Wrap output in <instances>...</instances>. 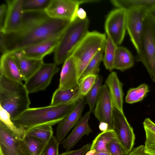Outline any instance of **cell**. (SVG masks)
<instances>
[{
  "label": "cell",
  "instance_id": "6da1fadb",
  "mask_svg": "<svg viewBox=\"0 0 155 155\" xmlns=\"http://www.w3.org/2000/svg\"><path fill=\"white\" fill-rule=\"evenodd\" d=\"M24 12L22 25L19 29L7 34L1 32L8 53L20 50L59 35L71 22L52 18L44 10Z\"/></svg>",
  "mask_w": 155,
  "mask_h": 155
},
{
  "label": "cell",
  "instance_id": "7a4b0ae2",
  "mask_svg": "<svg viewBox=\"0 0 155 155\" xmlns=\"http://www.w3.org/2000/svg\"><path fill=\"white\" fill-rule=\"evenodd\" d=\"M78 101L69 104L30 108L12 119L17 127L27 132L37 126L58 124L67 116L74 108Z\"/></svg>",
  "mask_w": 155,
  "mask_h": 155
},
{
  "label": "cell",
  "instance_id": "3957f363",
  "mask_svg": "<svg viewBox=\"0 0 155 155\" xmlns=\"http://www.w3.org/2000/svg\"><path fill=\"white\" fill-rule=\"evenodd\" d=\"M29 94L22 82L0 74V106L8 113L11 119L29 108Z\"/></svg>",
  "mask_w": 155,
  "mask_h": 155
},
{
  "label": "cell",
  "instance_id": "277c9868",
  "mask_svg": "<svg viewBox=\"0 0 155 155\" xmlns=\"http://www.w3.org/2000/svg\"><path fill=\"white\" fill-rule=\"evenodd\" d=\"M89 25L87 17L82 20L77 17L63 32L54 51V63L58 66L63 64L87 33Z\"/></svg>",
  "mask_w": 155,
  "mask_h": 155
},
{
  "label": "cell",
  "instance_id": "5b68a950",
  "mask_svg": "<svg viewBox=\"0 0 155 155\" xmlns=\"http://www.w3.org/2000/svg\"><path fill=\"white\" fill-rule=\"evenodd\" d=\"M104 34L88 32L72 53L77 66L79 80L87 65L100 50L104 49L106 41Z\"/></svg>",
  "mask_w": 155,
  "mask_h": 155
},
{
  "label": "cell",
  "instance_id": "8992f818",
  "mask_svg": "<svg viewBox=\"0 0 155 155\" xmlns=\"http://www.w3.org/2000/svg\"><path fill=\"white\" fill-rule=\"evenodd\" d=\"M136 59L143 64L152 80L155 82V24L147 12L145 19L144 31Z\"/></svg>",
  "mask_w": 155,
  "mask_h": 155
},
{
  "label": "cell",
  "instance_id": "52a82bcc",
  "mask_svg": "<svg viewBox=\"0 0 155 155\" xmlns=\"http://www.w3.org/2000/svg\"><path fill=\"white\" fill-rule=\"evenodd\" d=\"M127 11L117 8L108 14L105 21L104 28L107 36L117 46L123 42L127 30Z\"/></svg>",
  "mask_w": 155,
  "mask_h": 155
},
{
  "label": "cell",
  "instance_id": "ba28073f",
  "mask_svg": "<svg viewBox=\"0 0 155 155\" xmlns=\"http://www.w3.org/2000/svg\"><path fill=\"white\" fill-rule=\"evenodd\" d=\"M93 2H95V1L51 0L45 11L52 18L72 21L77 17V12L80 4Z\"/></svg>",
  "mask_w": 155,
  "mask_h": 155
},
{
  "label": "cell",
  "instance_id": "9c48e42d",
  "mask_svg": "<svg viewBox=\"0 0 155 155\" xmlns=\"http://www.w3.org/2000/svg\"><path fill=\"white\" fill-rule=\"evenodd\" d=\"M116 137L129 153L133 149L135 139L134 130L124 113L114 107V129Z\"/></svg>",
  "mask_w": 155,
  "mask_h": 155
},
{
  "label": "cell",
  "instance_id": "30bf717a",
  "mask_svg": "<svg viewBox=\"0 0 155 155\" xmlns=\"http://www.w3.org/2000/svg\"><path fill=\"white\" fill-rule=\"evenodd\" d=\"M60 69L54 63H44L29 78L24 85L29 93L45 90L50 84L54 75Z\"/></svg>",
  "mask_w": 155,
  "mask_h": 155
},
{
  "label": "cell",
  "instance_id": "8fae6325",
  "mask_svg": "<svg viewBox=\"0 0 155 155\" xmlns=\"http://www.w3.org/2000/svg\"><path fill=\"white\" fill-rule=\"evenodd\" d=\"M0 155H30L23 139L14 134L0 121Z\"/></svg>",
  "mask_w": 155,
  "mask_h": 155
},
{
  "label": "cell",
  "instance_id": "7c38bea8",
  "mask_svg": "<svg viewBox=\"0 0 155 155\" xmlns=\"http://www.w3.org/2000/svg\"><path fill=\"white\" fill-rule=\"evenodd\" d=\"M147 15V11L141 8H133L127 11V30L137 52L139 50Z\"/></svg>",
  "mask_w": 155,
  "mask_h": 155
},
{
  "label": "cell",
  "instance_id": "4fadbf2b",
  "mask_svg": "<svg viewBox=\"0 0 155 155\" xmlns=\"http://www.w3.org/2000/svg\"><path fill=\"white\" fill-rule=\"evenodd\" d=\"M114 107L108 88L105 84L102 85L98 96L94 113L100 121L107 123L108 129H114Z\"/></svg>",
  "mask_w": 155,
  "mask_h": 155
},
{
  "label": "cell",
  "instance_id": "5bb4252c",
  "mask_svg": "<svg viewBox=\"0 0 155 155\" xmlns=\"http://www.w3.org/2000/svg\"><path fill=\"white\" fill-rule=\"evenodd\" d=\"M23 0H7V13L2 29L0 32L7 34L16 31L21 27L24 11Z\"/></svg>",
  "mask_w": 155,
  "mask_h": 155
},
{
  "label": "cell",
  "instance_id": "9a60e30c",
  "mask_svg": "<svg viewBox=\"0 0 155 155\" xmlns=\"http://www.w3.org/2000/svg\"><path fill=\"white\" fill-rule=\"evenodd\" d=\"M63 32L42 42L16 51L28 58L43 59L45 56L54 51Z\"/></svg>",
  "mask_w": 155,
  "mask_h": 155
},
{
  "label": "cell",
  "instance_id": "2e32d148",
  "mask_svg": "<svg viewBox=\"0 0 155 155\" xmlns=\"http://www.w3.org/2000/svg\"><path fill=\"white\" fill-rule=\"evenodd\" d=\"M85 103V96L80 98L73 110L57 124L55 137L61 142L81 117Z\"/></svg>",
  "mask_w": 155,
  "mask_h": 155
},
{
  "label": "cell",
  "instance_id": "e0dca14e",
  "mask_svg": "<svg viewBox=\"0 0 155 155\" xmlns=\"http://www.w3.org/2000/svg\"><path fill=\"white\" fill-rule=\"evenodd\" d=\"M78 85L77 64L75 58L71 55L63 63L58 88L61 90L71 89Z\"/></svg>",
  "mask_w": 155,
  "mask_h": 155
},
{
  "label": "cell",
  "instance_id": "ac0fdd59",
  "mask_svg": "<svg viewBox=\"0 0 155 155\" xmlns=\"http://www.w3.org/2000/svg\"><path fill=\"white\" fill-rule=\"evenodd\" d=\"M92 110H90L81 116L74 127L71 132L60 143L67 150L73 148L84 135H88L92 132L88 120Z\"/></svg>",
  "mask_w": 155,
  "mask_h": 155
},
{
  "label": "cell",
  "instance_id": "d6986e66",
  "mask_svg": "<svg viewBox=\"0 0 155 155\" xmlns=\"http://www.w3.org/2000/svg\"><path fill=\"white\" fill-rule=\"evenodd\" d=\"M0 74L12 80L20 82L25 81L11 52H8L1 56Z\"/></svg>",
  "mask_w": 155,
  "mask_h": 155
},
{
  "label": "cell",
  "instance_id": "ffe728a7",
  "mask_svg": "<svg viewBox=\"0 0 155 155\" xmlns=\"http://www.w3.org/2000/svg\"><path fill=\"white\" fill-rule=\"evenodd\" d=\"M105 83L108 88L114 107L124 113L123 84L119 80L116 72H111L108 76Z\"/></svg>",
  "mask_w": 155,
  "mask_h": 155
},
{
  "label": "cell",
  "instance_id": "44dd1931",
  "mask_svg": "<svg viewBox=\"0 0 155 155\" xmlns=\"http://www.w3.org/2000/svg\"><path fill=\"white\" fill-rule=\"evenodd\" d=\"M13 54L25 81L31 77L44 63L43 59H36L24 56L17 51Z\"/></svg>",
  "mask_w": 155,
  "mask_h": 155
},
{
  "label": "cell",
  "instance_id": "7402d4cb",
  "mask_svg": "<svg viewBox=\"0 0 155 155\" xmlns=\"http://www.w3.org/2000/svg\"><path fill=\"white\" fill-rule=\"evenodd\" d=\"M82 97L80 93L79 85L71 89L61 90L58 88L53 94L50 105L71 104L77 102Z\"/></svg>",
  "mask_w": 155,
  "mask_h": 155
},
{
  "label": "cell",
  "instance_id": "603a6c76",
  "mask_svg": "<svg viewBox=\"0 0 155 155\" xmlns=\"http://www.w3.org/2000/svg\"><path fill=\"white\" fill-rule=\"evenodd\" d=\"M110 2L117 8L126 11L137 8L147 12L155 9V0H111Z\"/></svg>",
  "mask_w": 155,
  "mask_h": 155
},
{
  "label": "cell",
  "instance_id": "cb8c5ba5",
  "mask_svg": "<svg viewBox=\"0 0 155 155\" xmlns=\"http://www.w3.org/2000/svg\"><path fill=\"white\" fill-rule=\"evenodd\" d=\"M134 58L127 48L117 46L115 54L114 68L123 71L132 67L134 64Z\"/></svg>",
  "mask_w": 155,
  "mask_h": 155
},
{
  "label": "cell",
  "instance_id": "d4e9b609",
  "mask_svg": "<svg viewBox=\"0 0 155 155\" xmlns=\"http://www.w3.org/2000/svg\"><path fill=\"white\" fill-rule=\"evenodd\" d=\"M143 124L146 134L145 151L150 155H155V123L147 118Z\"/></svg>",
  "mask_w": 155,
  "mask_h": 155
},
{
  "label": "cell",
  "instance_id": "484cf974",
  "mask_svg": "<svg viewBox=\"0 0 155 155\" xmlns=\"http://www.w3.org/2000/svg\"><path fill=\"white\" fill-rule=\"evenodd\" d=\"M116 137L113 130L108 129L102 132L93 140L90 150H94L97 152H108L107 145L110 141Z\"/></svg>",
  "mask_w": 155,
  "mask_h": 155
},
{
  "label": "cell",
  "instance_id": "4316f807",
  "mask_svg": "<svg viewBox=\"0 0 155 155\" xmlns=\"http://www.w3.org/2000/svg\"><path fill=\"white\" fill-rule=\"evenodd\" d=\"M117 46L110 38L107 36L102 60L106 68L110 71L114 69V63Z\"/></svg>",
  "mask_w": 155,
  "mask_h": 155
},
{
  "label": "cell",
  "instance_id": "83f0119b",
  "mask_svg": "<svg viewBox=\"0 0 155 155\" xmlns=\"http://www.w3.org/2000/svg\"><path fill=\"white\" fill-rule=\"evenodd\" d=\"M149 91L148 85L142 84L135 88L130 89L125 97V101L128 104H133L142 101Z\"/></svg>",
  "mask_w": 155,
  "mask_h": 155
},
{
  "label": "cell",
  "instance_id": "f1b7e54d",
  "mask_svg": "<svg viewBox=\"0 0 155 155\" xmlns=\"http://www.w3.org/2000/svg\"><path fill=\"white\" fill-rule=\"evenodd\" d=\"M53 134L52 126L48 125L35 127L26 132V135L36 137L46 143Z\"/></svg>",
  "mask_w": 155,
  "mask_h": 155
},
{
  "label": "cell",
  "instance_id": "f546056e",
  "mask_svg": "<svg viewBox=\"0 0 155 155\" xmlns=\"http://www.w3.org/2000/svg\"><path fill=\"white\" fill-rule=\"evenodd\" d=\"M30 155H41L46 144L34 137L26 135L23 139Z\"/></svg>",
  "mask_w": 155,
  "mask_h": 155
},
{
  "label": "cell",
  "instance_id": "4dcf8cb0",
  "mask_svg": "<svg viewBox=\"0 0 155 155\" xmlns=\"http://www.w3.org/2000/svg\"><path fill=\"white\" fill-rule=\"evenodd\" d=\"M0 120L8 129L20 138L23 139L26 132L22 129L15 125L12 121L8 113L0 106Z\"/></svg>",
  "mask_w": 155,
  "mask_h": 155
},
{
  "label": "cell",
  "instance_id": "1f68e13d",
  "mask_svg": "<svg viewBox=\"0 0 155 155\" xmlns=\"http://www.w3.org/2000/svg\"><path fill=\"white\" fill-rule=\"evenodd\" d=\"M102 81V77L98 75L94 84L85 96V103L88 105L90 110L94 108Z\"/></svg>",
  "mask_w": 155,
  "mask_h": 155
},
{
  "label": "cell",
  "instance_id": "d6a6232c",
  "mask_svg": "<svg viewBox=\"0 0 155 155\" xmlns=\"http://www.w3.org/2000/svg\"><path fill=\"white\" fill-rule=\"evenodd\" d=\"M104 50V48L100 50L91 59L84 69L81 78L89 74H98L100 70L99 65L103 60Z\"/></svg>",
  "mask_w": 155,
  "mask_h": 155
},
{
  "label": "cell",
  "instance_id": "836d02e7",
  "mask_svg": "<svg viewBox=\"0 0 155 155\" xmlns=\"http://www.w3.org/2000/svg\"><path fill=\"white\" fill-rule=\"evenodd\" d=\"M98 74H89L79 80V87L81 97L85 96L94 84Z\"/></svg>",
  "mask_w": 155,
  "mask_h": 155
},
{
  "label": "cell",
  "instance_id": "e575fe53",
  "mask_svg": "<svg viewBox=\"0 0 155 155\" xmlns=\"http://www.w3.org/2000/svg\"><path fill=\"white\" fill-rule=\"evenodd\" d=\"M51 0H23L24 12L45 10Z\"/></svg>",
  "mask_w": 155,
  "mask_h": 155
},
{
  "label": "cell",
  "instance_id": "d590c367",
  "mask_svg": "<svg viewBox=\"0 0 155 155\" xmlns=\"http://www.w3.org/2000/svg\"><path fill=\"white\" fill-rule=\"evenodd\" d=\"M60 143L52 135L46 143L41 155H59L58 147Z\"/></svg>",
  "mask_w": 155,
  "mask_h": 155
},
{
  "label": "cell",
  "instance_id": "8d00e7d4",
  "mask_svg": "<svg viewBox=\"0 0 155 155\" xmlns=\"http://www.w3.org/2000/svg\"><path fill=\"white\" fill-rule=\"evenodd\" d=\"M106 147L110 155H127L129 153L121 146L116 137L110 141Z\"/></svg>",
  "mask_w": 155,
  "mask_h": 155
},
{
  "label": "cell",
  "instance_id": "74e56055",
  "mask_svg": "<svg viewBox=\"0 0 155 155\" xmlns=\"http://www.w3.org/2000/svg\"><path fill=\"white\" fill-rule=\"evenodd\" d=\"M91 145V144L88 143L79 149L67 150L59 155H85L90 149Z\"/></svg>",
  "mask_w": 155,
  "mask_h": 155
},
{
  "label": "cell",
  "instance_id": "f35d334b",
  "mask_svg": "<svg viewBox=\"0 0 155 155\" xmlns=\"http://www.w3.org/2000/svg\"><path fill=\"white\" fill-rule=\"evenodd\" d=\"M7 9V5L6 3H3L0 6V30L3 26L4 21L6 17Z\"/></svg>",
  "mask_w": 155,
  "mask_h": 155
},
{
  "label": "cell",
  "instance_id": "ab89813d",
  "mask_svg": "<svg viewBox=\"0 0 155 155\" xmlns=\"http://www.w3.org/2000/svg\"><path fill=\"white\" fill-rule=\"evenodd\" d=\"M127 155H150L145 150L144 145H141L134 148Z\"/></svg>",
  "mask_w": 155,
  "mask_h": 155
},
{
  "label": "cell",
  "instance_id": "60d3db41",
  "mask_svg": "<svg viewBox=\"0 0 155 155\" xmlns=\"http://www.w3.org/2000/svg\"><path fill=\"white\" fill-rule=\"evenodd\" d=\"M0 50L2 55L8 53L3 35L1 32H0Z\"/></svg>",
  "mask_w": 155,
  "mask_h": 155
},
{
  "label": "cell",
  "instance_id": "b9f144b4",
  "mask_svg": "<svg viewBox=\"0 0 155 155\" xmlns=\"http://www.w3.org/2000/svg\"><path fill=\"white\" fill-rule=\"evenodd\" d=\"M77 17L83 20L87 17L86 12L82 8H80L78 10L77 13Z\"/></svg>",
  "mask_w": 155,
  "mask_h": 155
},
{
  "label": "cell",
  "instance_id": "7bdbcfd3",
  "mask_svg": "<svg viewBox=\"0 0 155 155\" xmlns=\"http://www.w3.org/2000/svg\"><path fill=\"white\" fill-rule=\"evenodd\" d=\"M99 127L101 131L103 132L108 129V125L106 123L101 122L99 123Z\"/></svg>",
  "mask_w": 155,
  "mask_h": 155
},
{
  "label": "cell",
  "instance_id": "ee69618b",
  "mask_svg": "<svg viewBox=\"0 0 155 155\" xmlns=\"http://www.w3.org/2000/svg\"><path fill=\"white\" fill-rule=\"evenodd\" d=\"M147 13L155 24V9L147 11Z\"/></svg>",
  "mask_w": 155,
  "mask_h": 155
},
{
  "label": "cell",
  "instance_id": "f6af8a7d",
  "mask_svg": "<svg viewBox=\"0 0 155 155\" xmlns=\"http://www.w3.org/2000/svg\"><path fill=\"white\" fill-rule=\"evenodd\" d=\"M93 155H110L108 152H94Z\"/></svg>",
  "mask_w": 155,
  "mask_h": 155
}]
</instances>
